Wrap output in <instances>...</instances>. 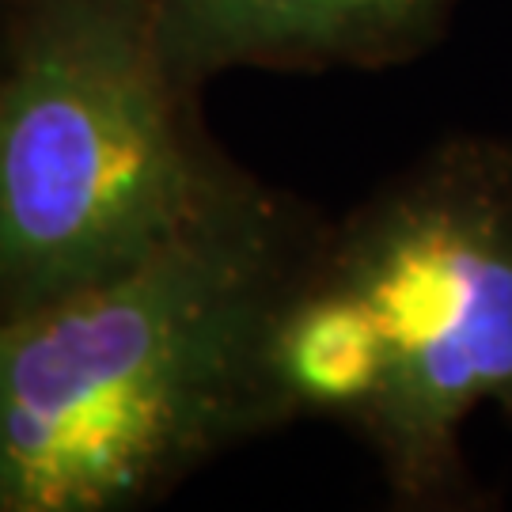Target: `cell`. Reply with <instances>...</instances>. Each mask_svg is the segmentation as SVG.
<instances>
[{"label":"cell","mask_w":512,"mask_h":512,"mask_svg":"<svg viewBox=\"0 0 512 512\" xmlns=\"http://www.w3.org/2000/svg\"><path fill=\"white\" fill-rule=\"evenodd\" d=\"M247 183L122 274L0 311V512H126L285 425L266 338L300 274Z\"/></svg>","instance_id":"obj_1"},{"label":"cell","mask_w":512,"mask_h":512,"mask_svg":"<svg viewBox=\"0 0 512 512\" xmlns=\"http://www.w3.org/2000/svg\"><path fill=\"white\" fill-rule=\"evenodd\" d=\"M152 0H31L0 57V311L107 281L247 179L190 122Z\"/></svg>","instance_id":"obj_2"},{"label":"cell","mask_w":512,"mask_h":512,"mask_svg":"<svg viewBox=\"0 0 512 512\" xmlns=\"http://www.w3.org/2000/svg\"><path fill=\"white\" fill-rule=\"evenodd\" d=\"M315 262L365 300L384 380L357 421L403 509L471 505L463 429L512 421V141L452 137L372 194Z\"/></svg>","instance_id":"obj_3"},{"label":"cell","mask_w":512,"mask_h":512,"mask_svg":"<svg viewBox=\"0 0 512 512\" xmlns=\"http://www.w3.org/2000/svg\"><path fill=\"white\" fill-rule=\"evenodd\" d=\"M456 0H152L175 76L198 88L232 69L395 65L440 35Z\"/></svg>","instance_id":"obj_4"},{"label":"cell","mask_w":512,"mask_h":512,"mask_svg":"<svg viewBox=\"0 0 512 512\" xmlns=\"http://www.w3.org/2000/svg\"><path fill=\"white\" fill-rule=\"evenodd\" d=\"M266 365L289 421L315 414L357 429L384 380V342L365 300L308 258L277 300Z\"/></svg>","instance_id":"obj_5"}]
</instances>
